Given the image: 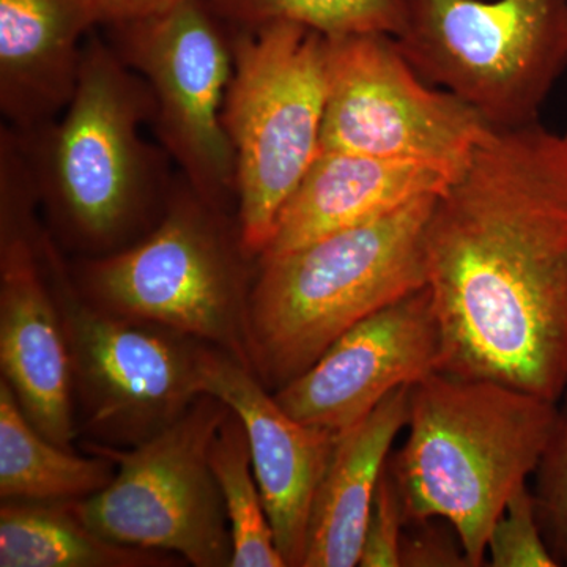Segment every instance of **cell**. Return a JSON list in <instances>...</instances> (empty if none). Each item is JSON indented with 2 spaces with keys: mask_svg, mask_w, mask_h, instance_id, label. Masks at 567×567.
<instances>
[{
  "mask_svg": "<svg viewBox=\"0 0 567 567\" xmlns=\"http://www.w3.org/2000/svg\"><path fill=\"white\" fill-rule=\"evenodd\" d=\"M401 567H473L453 525L442 518L406 525Z\"/></svg>",
  "mask_w": 567,
  "mask_h": 567,
  "instance_id": "d4e9b609",
  "label": "cell"
},
{
  "mask_svg": "<svg viewBox=\"0 0 567 567\" xmlns=\"http://www.w3.org/2000/svg\"><path fill=\"white\" fill-rule=\"evenodd\" d=\"M537 517L558 566H567V391L557 423L535 472Z\"/></svg>",
  "mask_w": 567,
  "mask_h": 567,
  "instance_id": "603a6c76",
  "label": "cell"
},
{
  "mask_svg": "<svg viewBox=\"0 0 567 567\" xmlns=\"http://www.w3.org/2000/svg\"><path fill=\"white\" fill-rule=\"evenodd\" d=\"M395 44L495 128L539 122L567 69V0H404Z\"/></svg>",
  "mask_w": 567,
  "mask_h": 567,
  "instance_id": "52a82bcc",
  "label": "cell"
},
{
  "mask_svg": "<svg viewBox=\"0 0 567 567\" xmlns=\"http://www.w3.org/2000/svg\"><path fill=\"white\" fill-rule=\"evenodd\" d=\"M410 390L398 388L338 435L312 506L303 567L360 565L377 486L394 440L409 423Z\"/></svg>",
  "mask_w": 567,
  "mask_h": 567,
  "instance_id": "e0dca14e",
  "label": "cell"
},
{
  "mask_svg": "<svg viewBox=\"0 0 567 567\" xmlns=\"http://www.w3.org/2000/svg\"><path fill=\"white\" fill-rule=\"evenodd\" d=\"M451 178L425 164L319 151L284 204L259 259L374 221L424 194L442 192Z\"/></svg>",
  "mask_w": 567,
  "mask_h": 567,
  "instance_id": "2e32d148",
  "label": "cell"
},
{
  "mask_svg": "<svg viewBox=\"0 0 567 567\" xmlns=\"http://www.w3.org/2000/svg\"><path fill=\"white\" fill-rule=\"evenodd\" d=\"M233 29L223 121L237 162L241 240L259 259L284 204L320 151L328 39L295 22Z\"/></svg>",
  "mask_w": 567,
  "mask_h": 567,
  "instance_id": "8992f818",
  "label": "cell"
},
{
  "mask_svg": "<svg viewBox=\"0 0 567 567\" xmlns=\"http://www.w3.org/2000/svg\"><path fill=\"white\" fill-rule=\"evenodd\" d=\"M102 14V25L137 20L169 9L182 0H95Z\"/></svg>",
  "mask_w": 567,
  "mask_h": 567,
  "instance_id": "484cf974",
  "label": "cell"
},
{
  "mask_svg": "<svg viewBox=\"0 0 567 567\" xmlns=\"http://www.w3.org/2000/svg\"><path fill=\"white\" fill-rule=\"evenodd\" d=\"M425 281L439 371L547 401L567 391V133L488 126L436 194Z\"/></svg>",
  "mask_w": 567,
  "mask_h": 567,
  "instance_id": "6da1fadb",
  "label": "cell"
},
{
  "mask_svg": "<svg viewBox=\"0 0 567 567\" xmlns=\"http://www.w3.org/2000/svg\"><path fill=\"white\" fill-rule=\"evenodd\" d=\"M102 28L115 54L147 82L151 126L175 169L208 204L237 213V162L223 121L233 24L212 0H182Z\"/></svg>",
  "mask_w": 567,
  "mask_h": 567,
  "instance_id": "30bf717a",
  "label": "cell"
},
{
  "mask_svg": "<svg viewBox=\"0 0 567 567\" xmlns=\"http://www.w3.org/2000/svg\"><path fill=\"white\" fill-rule=\"evenodd\" d=\"M37 251L61 311L74 399L92 442L136 446L185 415L205 394L200 357L207 344L92 303L78 289L65 252L44 223Z\"/></svg>",
  "mask_w": 567,
  "mask_h": 567,
  "instance_id": "ba28073f",
  "label": "cell"
},
{
  "mask_svg": "<svg viewBox=\"0 0 567 567\" xmlns=\"http://www.w3.org/2000/svg\"><path fill=\"white\" fill-rule=\"evenodd\" d=\"M327 39L320 151L425 164L454 177L491 125L458 96L429 87L394 37Z\"/></svg>",
  "mask_w": 567,
  "mask_h": 567,
  "instance_id": "8fae6325",
  "label": "cell"
},
{
  "mask_svg": "<svg viewBox=\"0 0 567 567\" xmlns=\"http://www.w3.org/2000/svg\"><path fill=\"white\" fill-rule=\"evenodd\" d=\"M257 262L237 213L208 204L177 173L151 233L70 267L78 289L100 308L189 336L254 371L249 298Z\"/></svg>",
  "mask_w": 567,
  "mask_h": 567,
  "instance_id": "5b68a950",
  "label": "cell"
},
{
  "mask_svg": "<svg viewBox=\"0 0 567 567\" xmlns=\"http://www.w3.org/2000/svg\"><path fill=\"white\" fill-rule=\"evenodd\" d=\"M155 112L147 82L95 29L73 99L54 121L13 132L41 218L63 251L99 257L136 244L162 219L177 169L142 136Z\"/></svg>",
  "mask_w": 567,
  "mask_h": 567,
  "instance_id": "7a4b0ae2",
  "label": "cell"
},
{
  "mask_svg": "<svg viewBox=\"0 0 567 567\" xmlns=\"http://www.w3.org/2000/svg\"><path fill=\"white\" fill-rule=\"evenodd\" d=\"M203 391L226 402L248 435L254 475L287 567H303L309 520L338 435L290 416L256 372L205 346Z\"/></svg>",
  "mask_w": 567,
  "mask_h": 567,
  "instance_id": "5bb4252c",
  "label": "cell"
},
{
  "mask_svg": "<svg viewBox=\"0 0 567 567\" xmlns=\"http://www.w3.org/2000/svg\"><path fill=\"white\" fill-rule=\"evenodd\" d=\"M559 402L494 380L443 371L410 390L409 434L388 470L406 525L442 518L456 529L473 567L511 496L546 453Z\"/></svg>",
  "mask_w": 567,
  "mask_h": 567,
  "instance_id": "3957f363",
  "label": "cell"
},
{
  "mask_svg": "<svg viewBox=\"0 0 567 567\" xmlns=\"http://www.w3.org/2000/svg\"><path fill=\"white\" fill-rule=\"evenodd\" d=\"M224 20L238 28L295 22L324 37L386 33L404 28V0H212Z\"/></svg>",
  "mask_w": 567,
  "mask_h": 567,
  "instance_id": "44dd1931",
  "label": "cell"
},
{
  "mask_svg": "<svg viewBox=\"0 0 567 567\" xmlns=\"http://www.w3.org/2000/svg\"><path fill=\"white\" fill-rule=\"evenodd\" d=\"M440 357L442 331L424 286L353 324L274 395L295 420L341 435L398 388L439 371Z\"/></svg>",
  "mask_w": 567,
  "mask_h": 567,
  "instance_id": "4fadbf2b",
  "label": "cell"
},
{
  "mask_svg": "<svg viewBox=\"0 0 567 567\" xmlns=\"http://www.w3.org/2000/svg\"><path fill=\"white\" fill-rule=\"evenodd\" d=\"M115 475L111 458L78 456L41 435L0 380V498L2 502H76L99 494Z\"/></svg>",
  "mask_w": 567,
  "mask_h": 567,
  "instance_id": "d6986e66",
  "label": "cell"
},
{
  "mask_svg": "<svg viewBox=\"0 0 567 567\" xmlns=\"http://www.w3.org/2000/svg\"><path fill=\"white\" fill-rule=\"evenodd\" d=\"M230 409L205 393L159 434L132 447L85 442L111 458L115 475L99 494L70 502L106 539L177 555L196 567L233 566L234 546L212 443Z\"/></svg>",
  "mask_w": 567,
  "mask_h": 567,
  "instance_id": "9c48e42d",
  "label": "cell"
},
{
  "mask_svg": "<svg viewBox=\"0 0 567 567\" xmlns=\"http://www.w3.org/2000/svg\"><path fill=\"white\" fill-rule=\"evenodd\" d=\"M405 527L401 495L386 465L377 486L358 566L401 567V544Z\"/></svg>",
  "mask_w": 567,
  "mask_h": 567,
  "instance_id": "cb8c5ba5",
  "label": "cell"
},
{
  "mask_svg": "<svg viewBox=\"0 0 567 567\" xmlns=\"http://www.w3.org/2000/svg\"><path fill=\"white\" fill-rule=\"evenodd\" d=\"M177 555L125 546L93 532L70 502H2V567H173Z\"/></svg>",
  "mask_w": 567,
  "mask_h": 567,
  "instance_id": "ac0fdd59",
  "label": "cell"
},
{
  "mask_svg": "<svg viewBox=\"0 0 567 567\" xmlns=\"http://www.w3.org/2000/svg\"><path fill=\"white\" fill-rule=\"evenodd\" d=\"M487 565L492 567H557L539 517L535 495L528 484L511 496L495 522L487 543Z\"/></svg>",
  "mask_w": 567,
  "mask_h": 567,
  "instance_id": "7402d4cb",
  "label": "cell"
},
{
  "mask_svg": "<svg viewBox=\"0 0 567 567\" xmlns=\"http://www.w3.org/2000/svg\"><path fill=\"white\" fill-rule=\"evenodd\" d=\"M210 462L229 518L230 567H287L254 475L245 425L233 410L213 440Z\"/></svg>",
  "mask_w": 567,
  "mask_h": 567,
  "instance_id": "ffe728a7",
  "label": "cell"
},
{
  "mask_svg": "<svg viewBox=\"0 0 567 567\" xmlns=\"http://www.w3.org/2000/svg\"><path fill=\"white\" fill-rule=\"evenodd\" d=\"M436 194L259 259L249 330L254 371L271 393L303 374L353 324L427 286L424 233Z\"/></svg>",
  "mask_w": 567,
  "mask_h": 567,
  "instance_id": "277c9868",
  "label": "cell"
},
{
  "mask_svg": "<svg viewBox=\"0 0 567 567\" xmlns=\"http://www.w3.org/2000/svg\"><path fill=\"white\" fill-rule=\"evenodd\" d=\"M39 197L14 134L0 128V365L41 435L76 436L73 365L61 311L37 251Z\"/></svg>",
  "mask_w": 567,
  "mask_h": 567,
  "instance_id": "7c38bea8",
  "label": "cell"
},
{
  "mask_svg": "<svg viewBox=\"0 0 567 567\" xmlns=\"http://www.w3.org/2000/svg\"><path fill=\"white\" fill-rule=\"evenodd\" d=\"M102 14L95 0H0V112L31 132L69 106L82 48Z\"/></svg>",
  "mask_w": 567,
  "mask_h": 567,
  "instance_id": "9a60e30c",
  "label": "cell"
}]
</instances>
